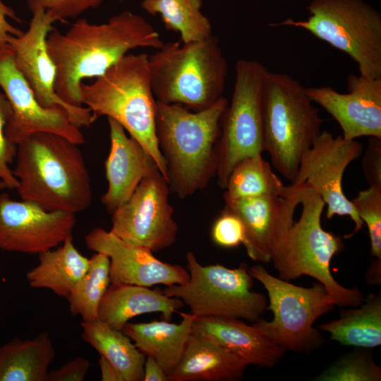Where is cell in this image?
Returning <instances> with one entry per match:
<instances>
[{"label":"cell","mask_w":381,"mask_h":381,"mask_svg":"<svg viewBox=\"0 0 381 381\" xmlns=\"http://www.w3.org/2000/svg\"><path fill=\"white\" fill-rule=\"evenodd\" d=\"M46 44L56 69V94L66 103L81 107L83 80L102 75L132 49H157L164 42L145 18L124 11L100 24L80 18L65 33L53 28Z\"/></svg>","instance_id":"cell-1"},{"label":"cell","mask_w":381,"mask_h":381,"mask_svg":"<svg viewBox=\"0 0 381 381\" xmlns=\"http://www.w3.org/2000/svg\"><path fill=\"white\" fill-rule=\"evenodd\" d=\"M78 145L52 133H35L17 145L16 188L23 200L49 212L73 214L92 199L91 181Z\"/></svg>","instance_id":"cell-2"},{"label":"cell","mask_w":381,"mask_h":381,"mask_svg":"<svg viewBox=\"0 0 381 381\" xmlns=\"http://www.w3.org/2000/svg\"><path fill=\"white\" fill-rule=\"evenodd\" d=\"M228 100L192 111L157 101L155 128L166 162L170 190L179 198L193 195L216 176L222 115Z\"/></svg>","instance_id":"cell-3"},{"label":"cell","mask_w":381,"mask_h":381,"mask_svg":"<svg viewBox=\"0 0 381 381\" xmlns=\"http://www.w3.org/2000/svg\"><path fill=\"white\" fill-rule=\"evenodd\" d=\"M148 57L146 53L127 54L94 82L81 83L80 92L83 105L96 119L105 116L114 119L141 144L167 181V167L156 135L157 100Z\"/></svg>","instance_id":"cell-4"},{"label":"cell","mask_w":381,"mask_h":381,"mask_svg":"<svg viewBox=\"0 0 381 381\" xmlns=\"http://www.w3.org/2000/svg\"><path fill=\"white\" fill-rule=\"evenodd\" d=\"M156 100L200 111L214 104L225 89L228 64L214 35L182 43H164L148 57Z\"/></svg>","instance_id":"cell-5"},{"label":"cell","mask_w":381,"mask_h":381,"mask_svg":"<svg viewBox=\"0 0 381 381\" xmlns=\"http://www.w3.org/2000/svg\"><path fill=\"white\" fill-rule=\"evenodd\" d=\"M299 186L300 218L293 223L271 258L278 277L289 282L303 275L311 277L325 287L335 306L357 307L364 300L363 294L356 286L341 285L330 272L332 259L344 246L341 236L322 226L325 202L306 183Z\"/></svg>","instance_id":"cell-6"},{"label":"cell","mask_w":381,"mask_h":381,"mask_svg":"<svg viewBox=\"0 0 381 381\" xmlns=\"http://www.w3.org/2000/svg\"><path fill=\"white\" fill-rule=\"evenodd\" d=\"M299 81L285 73H267L262 97L263 151L291 183L302 155L321 133L324 120Z\"/></svg>","instance_id":"cell-7"},{"label":"cell","mask_w":381,"mask_h":381,"mask_svg":"<svg viewBox=\"0 0 381 381\" xmlns=\"http://www.w3.org/2000/svg\"><path fill=\"white\" fill-rule=\"evenodd\" d=\"M306 20L286 18L271 27L293 26L349 55L360 75L381 78V15L363 0H312Z\"/></svg>","instance_id":"cell-8"},{"label":"cell","mask_w":381,"mask_h":381,"mask_svg":"<svg viewBox=\"0 0 381 381\" xmlns=\"http://www.w3.org/2000/svg\"><path fill=\"white\" fill-rule=\"evenodd\" d=\"M248 272L266 289L267 310L273 313L271 321L259 318L253 325L285 351L310 354L318 349L325 338L313 323L335 306L325 287L319 282L310 287L294 285L272 275L261 265Z\"/></svg>","instance_id":"cell-9"},{"label":"cell","mask_w":381,"mask_h":381,"mask_svg":"<svg viewBox=\"0 0 381 381\" xmlns=\"http://www.w3.org/2000/svg\"><path fill=\"white\" fill-rule=\"evenodd\" d=\"M188 280L163 292L181 299L196 317L244 319L254 322L267 310L265 296L251 290L253 277L246 263L237 268L202 265L194 253L186 255Z\"/></svg>","instance_id":"cell-10"},{"label":"cell","mask_w":381,"mask_h":381,"mask_svg":"<svg viewBox=\"0 0 381 381\" xmlns=\"http://www.w3.org/2000/svg\"><path fill=\"white\" fill-rule=\"evenodd\" d=\"M268 69L252 59H239L231 103L222 115L219 139L217 183L225 189L234 166L263 152L262 97Z\"/></svg>","instance_id":"cell-11"},{"label":"cell","mask_w":381,"mask_h":381,"mask_svg":"<svg viewBox=\"0 0 381 381\" xmlns=\"http://www.w3.org/2000/svg\"><path fill=\"white\" fill-rule=\"evenodd\" d=\"M170 188L158 169L143 179L131 198L111 213V231L132 245L155 252L171 246L178 225Z\"/></svg>","instance_id":"cell-12"},{"label":"cell","mask_w":381,"mask_h":381,"mask_svg":"<svg viewBox=\"0 0 381 381\" xmlns=\"http://www.w3.org/2000/svg\"><path fill=\"white\" fill-rule=\"evenodd\" d=\"M362 152L363 145L356 139L334 137L330 132L321 131L302 155L296 176L291 183L294 186L306 183L312 188L325 202L327 219L335 215L349 217L354 229L345 236L346 238L352 237L364 225L342 188L345 170Z\"/></svg>","instance_id":"cell-13"},{"label":"cell","mask_w":381,"mask_h":381,"mask_svg":"<svg viewBox=\"0 0 381 381\" xmlns=\"http://www.w3.org/2000/svg\"><path fill=\"white\" fill-rule=\"evenodd\" d=\"M32 13L28 30L19 37L11 35L7 42L16 66L42 107H61L74 126L79 128L90 126L96 118L90 109L66 103L55 91L56 69L46 44L47 37L54 28V20L42 8Z\"/></svg>","instance_id":"cell-14"},{"label":"cell","mask_w":381,"mask_h":381,"mask_svg":"<svg viewBox=\"0 0 381 381\" xmlns=\"http://www.w3.org/2000/svg\"><path fill=\"white\" fill-rule=\"evenodd\" d=\"M0 87L11 107V116L5 128L6 136L11 143L17 145L39 132L61 135L78 145L85 143L84 135L71 122L64 108H47L38 102L16 66L8 45L0 50Z\"/></svg>","instance_id":"cell-15"},{"label":"cell","mask_w":381,"mask_h":381,"mask_svg":"<svg viewBox=\"0 0 381 381\" xmlns=\"http://www.w3.org/2000/svg\"><path fill=\"white\" fill-rule=\"evenodd\" d=\"M75 223V214L46 211L0 193V250L38 255L73 237Z\"/></svg>","instance_id":"cell-16"},{"label":"cell","mask_w":381,"mask_h":381,"mask_svg":"<svg viewBox=\"0 0 381 381\" xmlns=\"http://www.w3.org/2000/svg\"><path fill=\"white\" fill-rule=\"evenodd\" d=\"M224 199V209L237 215L245 231L243 243L255 261L271 262L277 246L294 223L300 186H285L282 194Z\"/></svg>","instance_id":"cell-17"},{"label":"cell","mask_w":381,"mask_h":381,"mask_svg":"<svg viewBox=\"0 0 381 381\" xmlns=\"http://www.w3.org/2000/svg\"><path fill=\"white\" fill-rule=\"evenodd\" d=\"M85 242L89 250L109 257L111 284L170 286L189 279L182 266L162 262L150 249L128 243L111 231L95 228L85 236Z\"/></svg>","instance_id":"cell-18"},{"label":"cell","mask_w":381,"mask_h":381,"mask_svg":"<svg viewBox=\"0 0 381 381\" xmlns=\"http://www.w3.org/2000/svg\"><path fill=\"white\" fill-rule=\"evenodd\" d=\"M347 89L341 93L331 86L305 87L310 99L337 121L344 138H381V78L350 74Z\"/></svg>","instance_id":"cell-19"},{"label":"cell","mask_w":381,"mask_h":381,"mask_svg":"<svg viewBox=\"0 0 381 381\" xmlns=\"http://www.w3.org/2000/svg\"><path fill=\"white\" fill-rule=\"evenodd\" d=\"M107 120L110 150L104 168L108 186L101 201L111 214L131 198L143 178L158 168L138 141L128 136L118 122Z\"/></svg>","instance_id":"cell-20"},{"label":"cell","mask_w":381,"mask_h":381,"mask_svg":"<svg viewBox=\"0 0 381 381\" xmlns=\"http://www.w3.org/2000/svg\"><path fill=\"white\" fill-rule=\"evenodd\" d=\"M192 332L215 341L247 365L272 368L286 351L260 329L237 318L195 316Z\"/></svg>","instance_id":"cell-21"},{"label":"cell","mask_w":381,"mask_h":381,"mask_svg":"<svg viewBox=\"0 0 381 381\" xmlns=\"http://www.w3.org/2000/svg\"><path fill=\"white\" fill-rule=\"evenodd\" d=\"M183 305L181 299L168 296L159 289L111 284L99 306L97 320L121 330L131 318L145 313H160L164 320H169Z\"/></svg>","instance_id":"cell-22"},{"label":"cell","mask_w":381,"mask_h":381,"mask_svg":"<svg viewBox=\"0 0 381 381\" xmlns=\"http://www.w3.org/2000/svg\"><path fill=\"white\" fill-rule=\"evenodd\" d=\"M178 324L169 320L127 322L121 331L145 356L153 358L169 376L179 365L192 334L195 318L192 313H180Z\"/></svg>","instance_id":"cell-23"},{"label":"cell","mask_w":381,"mask_h":381,"mask_svg":"<svg viewBox=\"0 0 381 381\" xmlns=\"http://www.w3.org/2000/svg\"><path fill=\"white\" fill-rule=\"evenodd\" d=\"M247 365L215 341L190 334L183 356L169 381H235Z\"/></svg>","instance_id":"cell-24"},{"label":"cell","mask_w":381,"mask_h":381,"mask_svg":"<svg viewBox=\"0 0 381 381\" xmlns=\"http://www.w3.org/2000/svg\"><path fill=\"white\" fill-rule=\"evenodd\" d=\"M39 263L26 273L30 287L47 289L67 298L88 270L90 258L73 243V237L61 246L38 254Z\"/></svg>","instance_id":"cell-25"},{"label":"cell","mask_w":381,"mask_h":381,"mask_svg":"<svg viewBox=\"0 0 381 381\" xmlns=\"http://www.w3.org/2000/svg\"><path fill=\"white\" fill-rule=\"evenodd\" d=\"M55 349L47 332L0 346V381H47Z\"/></svg>","instance_id":"cell-26"},{"label":"cell","mask_w":381,"mask_h":381,"mask_svg":"<svg viewBox=\"0 0 381 381\" xmlns=\"http://www.w3.org/2000/svg\"><path fill=\"white\" fill-rule=\"evenodd\" d=\"M320 331L341 345L373 349L381 345V294L370 293L357 307L344 308L337 320L323 323Z\"/></svg>","instance_id":"cell-27"},{"label":"cell","mask_w":381,"mask_h":381,"mask_svg":"<svg viewBox=\"0 0 381 381\" xmlns=\"http://www.w3.org/2000/svg\"><path fill=\"white\" fill-rule=\"evenodd\" d=\"M80 325L83 339L116 368L123 381H143L146 356L126 334L99 320Z\"/></svg>","instance_id":"cell-28"},{"label":"cell","mask_w":381,"mask_h":381,"mask_svg":"<svg viewBox=\"0 0 381 381\" xmlns=\"http://www.w3.org/2000/svg\"><path fill=\"white\" fill-rule=\"evenodd\" d=\"M141 7L152 16L159 15L167 30L180 35L182 43L213 35L209 19L201 11L202 0H143Z\"/></svg>","instance_id":"cell-29"},{"label":"cell","mask_w":381,"mask_h":381,"mask_svg":"<svg viewBox=\"0 0 381 381\" xmlns=\"http://www.w3.org/2000/svg\"><path fill=\"white\" fill-rule=\"evenodd\" d=\"M285 186L262 154L245 157L233 167L224 198L237 199L282 194Z\"/></svg>","instance_id":"cell-30"},{"label":"cell","mask_w":381,"mask_h":381,"mask_svg":"<svg viewBox=\"0 0 381 381\" xmlns=\"http://www.w3.org/2000/svg\"><path fill=\"white\" fill-rule=\"evenodd\" d=\"M109 263L102 253L95 252L90 258L88 270L66 298L73 316L80 315L85 322L98 319L99 306L111 283Z\"/></svg>","instance_id":"cell-31"},{"label":"cell","mask_w":381,"mask_h":381,"mask_svg":"<svg viewBox=\"0 0 381 381\" xmlns=\"http://www.w3.org/2000/svg\"><path fill=\"white\" fill-rule=\"evenodd\" d=\"M315 381H380L381 368L368 349L349 352L329 365Z\"/></svg>","instance_id":"cell-32"},{"label":"cell","mask_w":381,"mask_h":381,"mask_svg":"<svg viewBox=\"0 0 381 381\" xmlns=\"http://www.w3.org/2000/svg\"><path fill=\"white\" fill-rule=\"evenodd\" d=\"M351 202L368 227L370 255L381 260V188L369 186L361 190Z\"/></svg>","instance_id":"cell-33"},{"label":"cell","mask_w":381,"mask_h":381,"mask_svg":"<svg viewBox=\"0 0 381 381\" xmlns=\"http://www.w3.org/2000/svg\"><path fill=\"white\" fill-rule=\"evenodd\" d=\"M11 113V107L6 96L0 92V181L5 183L6 188L16 189L18 181L9 165L16 158L17 145L8 140L5 134Z\"/></svg>","instance_id":"cell-34"},{"label":"cell","mask_w":381,"mask_h":381,"mask_svg":"<svg viewBox=\"0 0 381 381\" xmlns=\"http://www.w3.org/2000/svg\"><path fill=\"white\" fill-rule=\"evenodd\" d=\"M104 0H27L31 12L42 8L48 12L54 21L75 18L83 12L96 8Z\"/></svg>","instance_id":"cell-35"},{"label":"cell","mask_w":381,"mask_h":381,"mask_svg":"<svg viewBox=\"0 0 381 381\" xmlns=\"http://www.w3.org/2000/svg\"><path fill=\"white\" fill-rule=\"evenodd\" d=\"M212 238L216 244L224 248H234L243 244L245 231L241 220L224 208L213 224Z\"/></svg>","instance_id":"cell-36"},{"label":"cell","mask_w":381,"mask_h":381,"mask_svg":"<svg viewBox=\"0 0 381 381\" xmlns=\"http://www.w3.org/2000/svg\"><path fill=\"white\" fill-rule=\"evenodd\" d=\"M361 162L369 186L381 188V138L370 137Z\"/></svg>","instance_id":"cell-37"},{"label":"cell","mask_w":381,"mask_h":381,"mask_svg":"<svg viewBox=\"0 0 381 381\" xmlns=\"http://www.w3.org/2000/svg\"><path fill=\"white\" fill-rule=\"evenodd\" d=\"M90 368V361L75 358L56 370L49 372L47 381H83Z\"/></svg>","instance_id":"cell-38"},{"label":"cell","mask_w":381,"mask_h":381,"mask_svg":"<svg viewBox=\"0 0 381 381\" xmlns=\"http://www.w3.org/2000/svg\"><path fill=\"white\" fill-rule=\"evenodd\" d=\"M7 18L20 22L13 8L4 4L2 0H0V50L7 46L11 35L19 37L24 33L22 30L9 23Z\"/></svg>","instance_id":"cell-39"},{"label":"cell","mask_w":381,"mask_h":381,"mask_svg":"<svg viewBox=\"0 0 381 381\" xmlns=\"http://www.w3.org/2000/svg\"><path fill=\"white\" fill-rule=\"evenodd\" d=\"M143 381H169L168 375L159 364L150 356L145 357Z\"/></svg>","instance_id":"cell-40"},{"label":"cell","mask_w":381,"mask_h":381,"mask_svg":"<svg viewBox=\"0 0 381 381\" xmlns=\"http://www.w3.org/2000/svg\"><path fill=\"white\" fill-rule=\"evenodd\" d=\"M99 365L102 381H123L116 368L103 356L99 357Z\"/></svg>","instance_id":"cell-41"},{"label":"cell","mask_w":381,"mask_h":381,"mask_svg":"<svg viewBox=\"0 0 381 381\" xmlns=\"http://www.w3.org/2000/svg\"><path fill=\"white\" fill-rule=\"evenodd\" d=\"M381 260L377 259L372 261L370 266L366 272L365 279L368 283L371 284H380L381 279Z\"/></svg>","instance_id":"cell-42"},{"label":"cell","mask_w":381,"mask_h":381,"mask_svg":"<svg viewBox=\"0 0 381 381\" xmlns=\"http://www.w3.org/2000/svg\"><path fill=\"white\" fill-rule=\"evenodd\" d=\"M6 188L5 183L3 181H0V190Z\"/></svg>","instance_id":"cell-43"}]
</instances>
